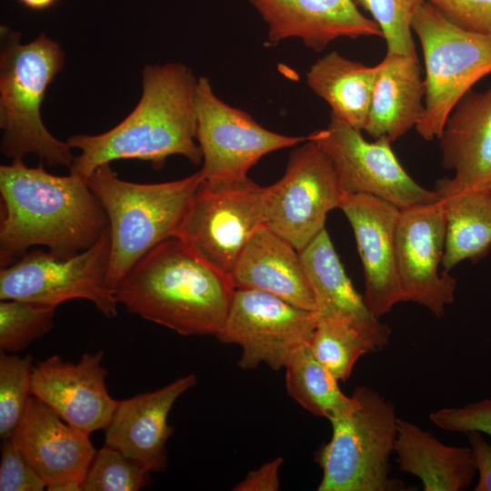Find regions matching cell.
<instances>
[{
    "label": "cell",
    "instance_id": "23",
    "mask_svg": "<svg viewBox=\"0 0 491 491\" xmlns=\"http://www.w3.org/2000/svg\"><path fill=\"white\" fill-rule=\"evenodd\" d=\"M364 130L375 139L395 141L423 118L426 95L417 55L387 53L376 65Z\"/></svg>",
    "mask_w": 491,
    "mask_h": 491
},
{
    "label": "cell",
    "instance_id": "16",
    "mask_svg": "<svg viewBox=\"0 0 491 491\" xmlns=\"http://www.w3.org/2000/svg\"><path fill=\"white\" fill-rule=\"evenodd\" d=\"M104 354L85 353L77 363L52 356L34 366L31 394L65 422L88 435L105 429L117 400L108 393Z\"/></svg>",
    "mask_w": 491,
    "mask_h": 491
},
{
    "label": "cell",
    "instance_id": "12",
    "mask_svg": "<svg viewBox=\"0 0 491 491\" xmlns=\"http://www.w3.org/2000/svg\"><path fill=\"white\" fill-rule=\"evenodd\" d=\"M310 139L328 157L345 194L374 195L400 210L440 199L436 190L408 175L386 137L369 142L360 130L331 115L328 125L311 133Z\"/></svg>",
    "mask_w": 491,
    "mask_h": 491
},
{
    "label": "cell",
    "instance_id": "21",
    "mask_svg": "<svg viewBox=\"0 0 491 491\" xmlns=\"http://www.w3.org/2000/svg\"><path fill=\"white\" fill-rule=\"evenodd\" d=\"M235 289H253L317 312L300 252L265 225L251 236L229 274Z\"/></svg>",
    "mask_w": 491,
    "mask_h": 491
},
{
    "label": "cell",
    "instance_id": "4",
    "mask_svg": "<svg viewBox=\"0 0 491 491\" xmlns=\"http://www.w3.org/2000/svg\"><path fill=\"white\" fill-rule=\"evenodd\" d=\"M204 177L200 171L182 179L138 184L119 178L110 164L86 179L109 224L110 258L106 282L115 292L132 266L161 242L175 236Z\"/></svg>",
    "mask_w": 491,
    "mask_h": 491
},
{
    "label": "cell",
    "instance_id": "26",
    "mask_svg": "<svg viewBox=\"0 0 491 491\" xmlns=\"http://www.w3.org/2000/svg\"><path fill=\"white\" fill-rule=\"evenodd\" d=\"M376 73V65L367 66L333 51L311 65L306 84L328 104L332 115L362 131L367 121Z\"/></svg>",
    "mask_w": 491,
    "mask_h": 491
},
{
    "label": "cell",
    "instance_id": "14",
    "mask_svg": "<svg viewBox=\"0 0 491 491\" xmlns=\"http://www.w3.org/2000/svg\"><path fill=\"white\" fill-rule=\"evenodd\" d=\"M446 220L441 200L400 210L396 256L402 298L426 307L436 316L453 303L456 280L440 272Z\"/></svg>",
    "mask_w": 491,
    "mask_h": 491
},
{
    "label": "cell",
    "instance_id": "24",
    "mask_svg": "<svg viewBox=\"0 0 491 491\" xmlns=\"http://www.w3.org/2000/svg\"><path fill=\"white\" fill-rule=\"evenodd\" d=\"M394 452L398 468L418 477L425 491L466 490L476 474L470 447L445 445L431 432L401 418Z\"/></svg>",
    "mask_w": 491,
    "mask_h": 491
},
{
    "label": "cell",
    "instance_id": "6",
    "mask_svg": "<svg viewBox=\"0 0 491 491\" xmlns=\"http://www.w3.org/2000/svg\"><path fill=\"white\" fill-rule=\"evenodd\" d=\"M351 396L352 405L330 420L332 437L316 456L323 471L317 490H406L389 477L398 419L393 404L367 386Z\"/></svg>",
    "mask_w": 491,
    "mask_h": 491
},
{
    "label": "cell",
    "instance_id": "27",
    "mask_svg": "<svg viewBox=\"0 0 491 491\" xmlns=\"http://www.w3.org/2000/svg\"><path fill=\"white\" fill-rule=\"evenodd\" d=\"M308 343L285 366L286 390L308 412L330 421L346 410L353 398L341 391L338 380L316 358Z\"/></svg>",
    "mask_w": 491,
    "mask_h": 491
},
{
    "label": "cell",
    "instance_id": "33",
    "mask_svg": "<svg viewBox=\"0 0 491 491\" xmlns=\"http://www.w3.org/2000/svg\"><path fill=\"white\" fill-rule=\"evenodd\" d=\"M45 481L30 466L12 437L3 440L0 462L1 491H42Z\"/></svg>",
    "mask_w": 491,
    "mask_h": 491
},
{
    "label": "cell",
    "instance_id": "7",
    "mask_svg": "<svg viewBox=\"0 0 491 491\" xmlns=\"http://www.w3.org/2000/svg\"><path fill=\"white\" fill-rule=\"evenodd\" d=\"M424 54L425 113L416 126L426 140L439 138L457 103L491 73V37L456 24L426 1L412 21Z\"/></svg>",
    "mask_w": 491,
    "mask_h": 491
},
{
    "label": "cell",
    "instance_id": "19",
    "mask_svg": "<svg viewBox=\"0 0 491 491\" xmlns=\"http://www.w3.org/2000/svg\"><path fill=\"white\" fill-rule=\"evenodd\" d=\"M268 26L266 46L298 38L316 52L340 37H383L354 0H247Z\"/></svg>",
    "mask_w": 491,
    "mask_h": 491
},
{
    "label": "cell",
    "instance_id": "1",
    "mask_svg": "<svg viewBox=\"0 0 491 491\" xmlns=\"http://www.w3.org/2000/svg\"><path fill=\"white\" fill-rule=\"evenodd\" d=\"M0 194L1 267L35 246L68 258L92 246L109 227L85 179L71 173L52 175L43 162L36 167L27 166L23 159L2 165Z\"/></svg>",
    "mask_w": 491,
    "mask_h": 491
},
{
    "label": "cell",
    "instance_id": "38",
    "mask_svg": "<svg viewBox=\"0 0 491 491\" xmlns=\"http://www.w3.org/2000/svg\"><path fill=\"white\" fill-rule=\"evenodd\" d=\"M57 0H19L27 8L33 10H45L52 6Z\"/></svg>",
    "mask_w": 491,
    "mask_h": 491
},
{
    "label": "cell",
    "instance_id": "32",
    "mask_svg": "<svg viewBox=\"0 0 491 491\" xmlns=\"http://www.w3.org/2000/svg\"><path fill=\"white\" fill-rule=\"evenodd\" d=\"M426 0H354L368 12L386 40L387 53L416 55L412 36V21Z\"/></svg>",
    "mask_w": 491,
    "mask_h": 491
},
{
    "label": "cell",
    "instance_id": "30",
    "mask_svg": "<svg viewBox=\"0 0 491 491\" xmlns=\"http://www.w3.org/2000/svg\"><path fill=\"white\" fill-rule=\"evenodd\" d=\"M31 356L0 355V437H12L31 394Z\"/></svg>",
    "mask_w": 491,
    "mask_h": 491
},
{
    "label": "cell",
    "instance_id": "11",
    "mask_svg": "<svg viewBox=\"0 0 491 491\" xmlns=\"http://www.w3.org/2000/svg\"><path fill=\"white\" fill-rule=\"evenodd\" d=\"M195 115V138L203 160L200 172L209 183L244 180L264 155L310 138L265 128L246 112L222 101L205 76L197 80Z\"/></svg>",
    "mask_w": 491,
    "mask_h": 491
},
{
    "label": "cell",
    "instance_id": "22",
    "mask_svg": "<svg viewBox=\"0 0 491 491\" xmlns=\"http://www.w3.org/2000/svg\"><path fill=\"white\" fill-rule=\"evenodd\" d=\"M447 181L458 187L491 191V84L469 91L449 115L438 138Z\"/></svg>",
    "mask_w": 491,
    "mask_h": 491
},
{
    "label": "cell",
    "instance_id": "35",
    "mask_svg": "<svg viewBox=\"0 0 491 491\" xmlns=\"http://www.w3.org/2000/svg\"><path fill=\"white\" fill-rule=\"evenodd\" d=\"M460 26L491 37V0H426Z\"/></svg>",
    "mask_w": 491,
    "mask_h": 491
},
{
    "label": "cell",
    "instance_id": "13",
    "mask_svg": "<svg viewBox=\"0 0 491 491\" xmlns=\"http://www.w3.org/2000/svg\"><path fill=\"white\" fill-rule=\"evenodd\" d=\"M318 314L298 307L274 295L253 289H235L225 319L215 336L235 344L242 353L243 370L266 364L285 368L292 356L308 343Z\"/></svg>",
    "mask_w": 491,
    "mask_h": 491
},
{
    "label": "cell",
    "instance_id": "2",
    "mask_svg": "<svg viewBox=\"0 0 491 491\" xmlns=\"http://www.w3.org/2000/svg\"><path fill=\"white\" fill-rule=\"evenodd\" d=\"M197 80L180 63L145 65L141 98L122 122L100 135L67 139L80 151L70 173L86 180L100 165L121 159L147 161L159 169L174 155L200 164L202 153L195 138Z\"/></svg>",
    "mask_w": 491,
    "mask_h": 491
},
{
    "label": "cell",
    "instance_id": "29",
    "mask_svg": "<svg viewBox=\"0 0 491 491\" xmlns=\"http://www.w3.org/2000/svg\"><path fill=\"white\" fill-rule=\"evenodd\" d=\"M56 307L19 300H1L0 348L17 353L54 326Z\"/></svg>",
    "mask_w": 491,
    "mask_h": 491
},
{
    "label": "cell",
    "instance_id": "10",
    "mask_svg": "<svg viewBox=\"0 0 491 491\" xmlns=\"http://www.w3.org/2000/svg\"><path fill=\"white\" fill-rule=\"evenodd\" d=\"M343 195L331 162L309 138L290 153L284 175L265 187V225L301 252L326 229Z\"/></svg>",
    "mask_w": 491,
    "mask_h": 491
},
{
    "label": "cell",
    "instance_id": "17",
    "mask_svg": "<svg viewBox=\"0 0 491 491\" xmlns=\"http://www.w3.org/2000/svg\"><path fill=\"white\" fill-rule=\"evenodd\" d=\"M339 209L352 226L362 261L364 300L379 317L403 302L396 256L400 209L374 195L345 193Z\"/></svg>",
    "mask_w": 491,
    "mask_h": 491
},
{
    "label": "cell",
    "instance_id": "9",
    "mask_svg": "<svg viewBox=\"0 0 491 491\" xmlns=\"http://www.w3.org/2000/svg\"><path fill=\"white\" fill-rule=\"evenodd\" d=\"M264 196L265 187L249 177L225 183L203 179L175 236L229 275L248 240L265 225Z\"/></svg>",
    "mask_w": 491,
    "mask_h": 491
},
{
    "label": "cell",
    "instance_id": "20",
    "mask_svg": "<svg viewBox=\"0 0 491 491\" xmlns=\"http://www.w3.org/2000/svg\"><path fill=\"white\" fill-rule=\"evenodd\" d=\"M300 256L315 294L318 316L343 324L372 351L385 346L391 329L378 320L353 286L326 229L300 252Z\"/></svg>",
    "mask_w": 491,
    "mask_h": 491
},
{
    "label": "cell",
    "instance_id": "25",
    "mask_svg": "<svg viewBox=\"0 0 491 491\" xmlns=\"http://www.w3.org/2000/svg\"><path fill=\"white\" fill-rule=\"evenodd\" d=\"M446 213V243L441 266L449 272L462 261L477 260L491 247V191L458 187L446 177L435 189Z\"/></svg>",
    "mask_w": 491,
    "mask_h": 491
},
{
    "label": "cell",
    "instance_id": "31",
    "mask_svg": "<svg viewBox=\"0 0 491 491\" xmlns=\"http://www.w3.org/2000/svg\"><path fill=\"white\" fill-rule=\"evenodd\" d=\"M151 472L115 448H100L88 469L84 491H137L150 484Z\"/></svg>",
    "mask_w": 491,
    "mask_h": 491
},
{
    "label": "cell",
    "instance_id": "5",
    "mask_svg": "<svg viewBox=\"0 0 491 491\" xmlns=\"http://www.w3.org/2000/svg\"><path fill=\"white\" fill-rule=\"evenodd\" d=\"M64 62L61 45L45 34L22 44L19 32L1 27V151L6 157L35 154L49 166H71L72 147L55 138L41 117L46 90Z\"/></svg>",
    "mask_w": 491,
    "mask_h": 491
},
{
    "label": "cell",
    "instance_id": "18",
    "mask_svg": "<svg viewBox=\"0 0 491 491\" xmlns=\"http://www.w3.org/2000/svg\"><path fill=\"white\" fill-rule=\"evenodd\" d=\"M196 381L195 374H188L155 391L118 401L105 429V445L151 473L165 470V445L174 433L167 423L169 412Z\"/></svg>",
    "mask_w": 491,
    "mask_h": 491
},
{
    "label": "cell",
    "instance_id": "34",
    "mask_svg": "<svg viewBox=\"0 0 491 491\" xmlns=\"http://www.w3.org/2000/svg\"><path fill=\"white\" fill-rule=\"evenodd\" d=\"M429 419L443 430L466 434L477 431L491 436V399L442 408L431 413Z\"/></svg>",
    "mask_w": 491,
    "mask_h": 491
},
{
    "label": "cell",
    "instance_id": "28",
    "mask_svg": "<svg viewBox=\"0 0 491 491\" xmlns=\"http://www.w3.org/2000/svg\"><path fill=\"white\" fill-rule=\"evenodd\" d=\"M308 344L316 358L338 381L347 380L357 360L372 352L356 333L337 321L319 316Z\"/></svg>",
    "mask_w": 491,
    "mask_h": 491
},
{
    "label": "cell",
    "instance_id": "15",
    "mask_svg": "<svg viewBox=\"0 0 491 491\" xmlns=\"http://www.w3.org/2000/svg\"><path fill=\"white\" fill-rule=\"evenodd\" d=\"M12 439L50 491H82L96 450L89 435L31 396Z\"/></svg>",
    "mask_w": 491,
    "mask_h": 491
},
{
    "label": "cell",
    "instance_id": "8",
    "mask_svg": "<svg viewBox=\"0 0 491 491\" xmlns=\"http://www.w3.org/2000/svg\"><path fill=\"white\" fill-rule=\"evenodd\" d=\"M109 258V227L92 246L68 258L40 249L26 252L1 267L0 299L54 307L69 300L85 299L105 316L113 318L119 303L106 282Z\"/></svg>",
    "mask_w": 491,
    "mask_h": 491
},
{
    "label": "cell",
    "instance_id": "3",
    "mask_svg": "<svg viewBox=\"0 0 491 491\" xmlns=\"http://www.w3.org/2000/svg\"><path fill=\"white\" fill-rule=\"evenodd\" d=\"M235 288L176 236L143 256L115 289L128 312L182 336L216 335Z\"/></svg>",
    "mask_w": 491,
    "mask_h": 491
},
{
    "label": "cell",
    "instance_id": "36",
    "mask_svg": "<svg viewBox=\"0 0 491 491\" xmlns=\"http://www.w3.org/2000/svg\"><path fill=\"white\" fill-rule=\"evenodd\" d=\"M283 457L272 459L256 470H253L239 482L235 491H276L280 487L279 469Z\"/></svg>",
    "mask_w": 491,
    "mask_h": 491
},
{
    "label": "cell",
    "instance_id": "37",
    "mask_svg": "<svg viewBox=\"0 0 491 491\" xmlns=\"http://www.w3.org/2000/svg\"><path fill=\"white\" fill-rule=\"evenodd\" d=\"M473 459L478 472V481L474 491H491V445L482 436V433H466Z\"/></svg>",
    "mask_w": 491,
    "mask_h": 491
}]
</instances>
